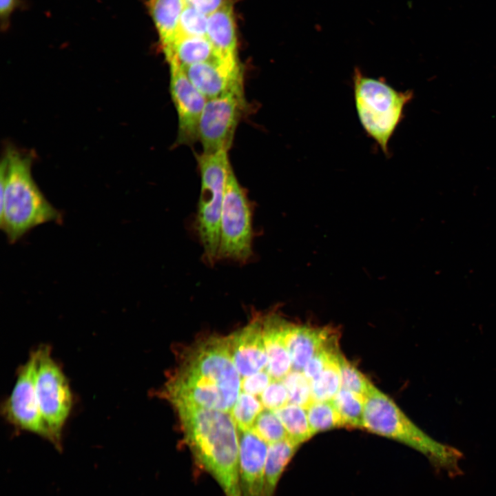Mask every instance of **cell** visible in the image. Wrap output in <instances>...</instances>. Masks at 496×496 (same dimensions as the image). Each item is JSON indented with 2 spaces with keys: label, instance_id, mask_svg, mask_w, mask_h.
Returning a JSON list of instances; mask_svg holds the SVG:
<instances>
[{
  "label": "cell",
  "instance_id": "obj_1",
  "mask_svg": "<svg viewBox=\"0 0 496 496\" xmlns=\"http://www.w3.org/2000/svg\"><path fill=\"white\" fill-rule=\"evenodd\" d=\"M193 457L225 496H240L239 430L228 412L174 404Z\"/></svg>",
  "mask_w": 496,
  "mask_h": 496
},
{
  "label": "cell",
  "instance_id": "obj_2",
  "mask_svg": "<svg viewBox=\"0 0 496 496\" xmlns=\"http://www.w3.org/2000/svg\"><path fill=\"white\" fill-rule=\"evenodd\" d=\"M31 165L30 156L12 147L1 163L0 226L10 243L41 225L63 220L34 180Z\"/></svg>",
  "mask_w": 496,
  "mask_h": 496
},
{
  "label": "cell",
  "instance_id": "obj_3",
  "mask_svg": "<svg viewBox=\"0 0 496 496\" xmlns=\"http://www.w3.org/2000/svg\"><path fill=\"white\" fill-rule=\"evenodd\" d=\"M363 429L411 447L426 456L436 468L448 474L457 475L460 471L462 453L424 432L374 385L365 396Z\"/></svg>",
  "mask_w": 496,
  "mask_h": 496
},
{
  "label": "cell",
  "instance_id": "obj_4",
  "mask_svg": "<svg viewBox=\"0 0 496 496\" xmlns=\"http://www.w3.org/2000/svg\"><path fill=\"white\" fill-rule=\"evenodd\" d=\"M355 110L365 133L386 156L389 142L404 117L405 106L411 101V90L400 92L382 78L365 75L359 68L353 74Z\"/></svg>",
  "mask_w": 496,
  "mask_h": 496
},
{
  "label": "cell",
  "instance_id": "obj_5",
  "mask_svg": "<svg viewBox=\"0 0 496 496\" xmlns=\"http://www.w3.org/2000/svg\"><path fill=\"white\" fill-rule=\"evenodd\" d=\"M227 152L203 153L198 157L201 188L196 223L205 259L210 265L218 259L222 206L231 167Z\"/></svg>",
  "mask_w": 496,
  "mask_h": 496
},
{
  "label": "cell",
  "instance_id": "obj_6",
  "mask_svg": "<svg viewBox=\"0 0 496 496\" xmlns=\"http://www.w3.org/2000/svg\"><path fill=\"white\" fill-rule=\"evenodd\" d=\"M176 375L220 389L232 409L240 392V375L234 363L227 337H210L185 355Z\"/></svg>",
  "mask_w": 496,
  "mask_h": 496
},
{
  "label": "cell",
  "instance_id": "obj_7",
  "mask_svg": "<svg viewBox=\"0 0 496 496\" xmlns=\"http://www.w3.org/2000/svg\"><path fill=\"white\" fill-rule=\"evenodd\" d=\"M252 240L251 207L231 167L222 206L218 259L246 262L252 255Z\"/></svg>",
  "mask_w": 496,
  "mask_h": 496
},
{
  "label": "cell",
  "instance_id": "obj_8",
  "mask_svg": "<svg viewBox=\"0 0 496 496\" xmlns=\"http://www.w3.org/2000/svg\"><path fill=\"white\" fill-rule=\"evenodd\" d=\"M37 393L43 422L50 440L60 447L63 426L70 413L72 396L68 381L51 356L49 347L39 349Z\"/></svg>",
  "mask_w": 496,
  "mask_h": 496
},
{
  "label": "cell",
  "instance_id": "obj_9",
  "mask_svg": "<svg viewBox=\"0 0 496 496\" xmlns=\"http://www.w3.org/2000/svg\"><path fill=\"white\" fill-rule=\"evenodd\" d=\"M245 107L243 88L207 100L198 130L204 154L227 151Z\"/></svg>",
  "mask_w": 496,
  "mask_h": 496
},
{
  "label": "cell",
  "instance_id": "obj_10",
  "mask_svg": "<svg viewBox=\"0 0 496 496\" xmlns=\"http://www.w3.org/2000/svg\"><path fill=\"white\" fill-rule=\"evenodd\" d=\"M39 349L21 366L12 393L5 402L6 418L17 428L50 440L43 422L37 393Z\"/></svg>",
  "mask_w": 496,
  "mask_h": 496
},
{
  "label": "cell",
  "instance_id": "obj_11",
  "mask_svg": "<svg viewBox=\"0 0 496 496\" xmlns=\"http://www.w3.org/2000/svg\"><path fill=\"white\" fill-rule=\"evenodd\" d=\"M170 92L178 118V142L192 143L198 138L200 118L207 99L194 86L180 65L169 63Z\"/></svg>",
  "mask_w": 496,
  "mask_h": 496
},
{
  "label": "cell",
  "instance_id": "obj_12",
  "mask_svg": "<svg viewBox=\"0 0 496 496\" xmlns=\"http://www.w3.org/2000/svg\"><path fill=\"white\" fill-rule=\"evenodd\" d=\"M182 68L207 99L243 88L242 70L237 57H218Z\"/></svg>",
  "mask_w": 496,
  "mask_h": 496
},
{
  "label": "cell",
  "instance_id": "obj_13",
  "mask_svg": "<svg viewBox=\"0 0 496 496\" xmlns=\"http://www.w3.org/2000/svg\"><path fill=\"white\" fill-rule=\"evenodd\" d=\"M268 445L252 430L239 431L240 496H262Z\"/></svg>",
  "mask_w": 496,
  "mask_h": 496
},
{
  "label": "cell",
  "instance_id": "obj_14",
  "mask_svg": "<svg viewBox=\"0 0 496 496\" xmlns=\"http://www.w3.org/2000/svg\"><path fill=\"white\" fill-rule=\"evenodd\" d=\"M227 338L234 363L242 378L265 371L267 355L261 318L254 320Z\"/></svg>",
  "mask_w": 496,
  "mask_h": 496
},
{
  "label": "cell",
  "instance_id": "obj_15",
  "mask_svg": "<svg viewBox=\"0 0 496 496\" xmlns=\"http://www.w3.org/2000/svg\"><path fill=\"white\" fill-rule=\"evenodd\" d=\"M331 327H312L287 323L284 338L291 362V370L302 371L306 363L327 344L338 336Z\"/></svg>",
  "mask_w": 496,
  "mask_h": 496
},
{
  "label": "cell",
  "instance_id": "obj_16",
  "mask_svg": "<svg viewBox=\"0 0 496 496\" xmlns=\"http://www.w3.org/2000/svg\"><path fill=\"white\" fill-rule=\"evenodd\" d=\"M287 322L276 315L262 319V334L267 355L265 371L273 380H281L291 371V362L284 338Z\"/></svg>",
  "mask_w": 496,
  "mask_h": 496
},
{
  "label": "cell",
  "instance_id": "obj_17",
  "mask_svg": "<svg viewBox=\"0 0 496 496\" xmlns=\"http://www.w3.org/2000/svg\"><path fill=\"white\" fill-rule=\"evenodd\" d=\"M207 38L220 58L237 57V37L233 6L230 0L208 15Z\"/></svg>",
  "mask_w": 496,
  "mask_h": 496
},
{
  "label": "cell",
  "instance_id": "obj_18",
  "mask_svg": "<svg viewBox=\"0 0 496 496\" xmlns=\"http://www.w3.org/2000/svg\"><path fill=\"white\" fill-rule=\"evenodd\" d=\"M163 50L168 63H176L182 68L218 57L207 37L177 36Z\"/></svg>",
  "mask_w": 496,
  "mask_h": 496
},
{
  "label": "cell",
  "instance_id": "obj_19",
  "mask_svg": "<svg viewBox=\"0 0 496 496\" xmlns=\"http://www.w3.org/2000/svg\"><path fill=\"white\" fill-rule=\"evenodd\" d=\"M300 446L289 437L268 445L262 496H274L284 471Z\"/></svg>",
  "mask_w": 496,
  "mask_h": 496
},
{
  "label": "cell",
  "instance_id": "obj_20",
  "mask_svg": "<svg viewBox=\"0 0 496 496\" xmlns=\"http://www.w3.org/2000/svg\"><path fill=\"white\" fill-rule=\"evenodd\" d=\"M146 6L163 47L177 35L180 17L185 6L184 0H148Z\"/></svg>",
  "mask_w": 496,
  "mask_h": 496
},
{
  "label": "cell",
  "instance_id": "obj_21",
  "mask_svg": "<svg viewBox=\"0 0 496 496\" xmlns=\"http://www.w3.org/2000/svg\"><path fill=\"white\" fill-rule=\"evenodd\" d=\"M273 411L282 423L288 437L300 445L314 435L309 423L305 408L288 403Z\"/></svg>",
  "mask_w": 496,
  "mask_h": 496
},
{
  "label": "cell",
  "instance_id": "obj_22",
  "mask_svg": "<svg viewBox=\"0 0 496 496\" xmlns=\"http://www.w3.org/2000/svg\"><path fill=\"white\" fill-rule=\"evenodd\" d=\"M332 400L344 427L363 429L365 397L341 387Z\"/></svg>",
  "mask_w": 496,
  "mask_h": 496
},
{
  "label": "cell",
  "instance_id": "obj_23",
  "mask_svg": "<svg viewBox=\"0 0 496 496\" xmlns=\"http://www.w3.org/2000/svg\"><path fill=\"white\" fill-rule=\"evenodd\" d=\"M305 410L314 435L319 432L344 427L342 420L333 400H312L305 407Z\"/></svg>",
  "mask_w": 496,
  "mask_h": 496
},
{
  "label": "cell",
  "instance_id": "obj_24",
  "mask_svg": "<svg viewBox=\"0 0 496 496\" xmlns=\"http://www.w3.org/2000/svg\"><path fill=\"white\" fill-rule=\"evenodd\" d=\"M339 357L329 362L318 375L310 381L312 400H332L340 389Z\"/></svg>",
  "mask_w": 496,
  "mask_h": 496
},
{
  "label": "cell",
  "instance_id": "obj_25",
  "mask_svg": "<svg viewBox=\"0 0 496 496\" xmlns=\"http://www.w3.org/2000/svg\"><path fill=\"white\" fill-rule=\"evenodd\" d=\"M262 410V404L257 397L242 392L230 412L238 430L242 431L251 430Z\"/></svg>",
  "mask_w": 496,
  "mask_h": 496
},
{
  "label": "cell",
  "instance_id": "obj_26",
  "mask_svg": "<svg viewBox=\"0 0 496 496\" xmlns=\"http://www.w3.org/2000/svg\"><path fill=\"white\" fill-rule=\"evenodd\" d=\"M268 444L288 437L287 433L273 411L263 409L257 417L251 428Z\"/></svg>",
  "mask_w": 496,
  "mask_h": 496
},
{
  "label": "cell",
  "instance_id": "obj_27",
  "mask_svg": "<svg viewBox=\"0 0 496 496\" xmlns=\"http://www.w3.org/2000/svg\"><path fill=\"white\" fill-rule=\"evenodd\" d=\"M289 397V403L305 408L311 401L310 381L302 371L291 370L282 380Z\"/></svg>",
  "mask_w": 496,
  "mask_h": 496
},
{
  "label": "cell",
  "instance_id": "obj_28",
  "mask_svg": "<svg viewBox=\"0 0 496 496\" xmlns=\"http://www.w3.org/2000/svg\"><path fill=\"white\" fill-rule=\"evenodd\" d=\"M339 364L341 377V387L365 397L373 384L352 363L340 353Z\"/></svg>",
  "mask_w": 496,
  "mask_h": 496
},
{
  "label": "cell",
  "instance_id": "obj_29",
  "mask_svg": "<svg viewBox=\"0 0 496 496\" xmlns=\"http://www.w3.org/2000/svg\"><path fill=\"white\" fill-rule=\"evenodd\" d=\"M207 17V15L196 9L185 6L180 17L176 37H206Z\"/></svg>",
  "mask_w": 496,
  "mask_h": 496
},
{
  "label": "cell",
  "instance_id": "obj_30",
  "mask_svg": "<svg viewBox=\"0 0 496 496\" xmlns=\"http://www.w3.org/2000/svg\"><path fill=\"white\" fill-rule=\"evenodd\" d=\"M258 399L265 409L274 411L289 403L287 391L281 380H272Z\"/></svg>",
  "mask_w": 496,
  "mask_h": 496
},
{
  "label": "cell",
  "instance_id": "obj_31",
  "mask_svg": "<svg viewBox=\"0 0 496 496\" xmlns=\"http://www.w3.org/2000/svg\"><path fill=\"white\" fill-rule=\"evenodd\" d=\"M272 380L265 371H262L241 380V389L242 392L258 398Z\"/></svg>",
  "mask_w": 496,
  "mask_h": 496
},
{
  "label": "cell",
  "instance_id": "obj_32",
  "mask_svg": "<svg viewBox=\"0 0 496 496\" xmlns=\"http://www.w3.org/2000/svg\"><path fill=\"white\" fill-rule=\"evenodd\" d=\"M225 0H184L185 5L192 7L206 15L218 9Z\"/></svg>",
  "mask_w": 496,
  "mask_h": 496
},
{
  "label": "cell",
  "instance_id": "obj_33",
  "mask_svg": "<svg viewBox=\"0 0 496 496\" xmlns=\"http://www.w3.org/2000/svg\"><path fill=\"white\" fill-rule=\"evenodd\" d=\"M20 3L19 0H0V16L2 28H7L12 12Z\"/></svg>",
  "mask_w": 496,
  "mask_h": 496
}]
</instances>
